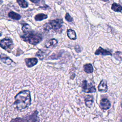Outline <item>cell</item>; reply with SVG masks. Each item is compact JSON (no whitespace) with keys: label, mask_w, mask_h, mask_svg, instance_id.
<instances>
[{"label":"cell","mask_w":122,"mask_h":122,"mask_svg":"<svg viewBox=\"0 0 122 122\" xmlns=\"http://www.w3.org/2000/svg\"><path fill=\"white\" fill-rule=\"evenodd\" d=\"M31 102L30 92L25 90L20 91L15 96L14 104L18 110H22L28 107Z\"/></svg>","instance_id":"1"},{"label":"cell","mask_w":122,"mask_h":122,"mask_svg":"<svg viewBox=\"0 0 122 122\" xmlns=\"http://www.w3.org/2000/svg\"><path fill=\"white\" fill-rule=\"evenodd\" d=\"M23 40L30 44L36 45L42 40V37L40 35L33 32L31 30L24 33V35L21 36Z\"/></svg>","instance_id":"2"},{"label":"cell","mask_w":122,"mask_h":122,"mask_svg":"<svg viewBox=\"0 0 122 122\" xmlns=\"http://www.w3.org/2000/svg\"><path fill=\"white\" fill-rule=\"evenodd\" d=\"M38 114V111L36 110L30 115H27L21 118L17 117L13 119L10 122H40Z\"/></svg>","instance_id":"3"},{"label":"cell","mask_w":122,"mask_h":122,"mask_svg":"<svg viewBox=\"0 0 122 122\" xmlns=\"http://www.w3.org/2000/svg\"><path fill=\"white\" fill-rule=\"evenodd\" d=\"M63 23L62 20L57 19L51 20L49 23L45 24L44 29L47 30L53 29L55 30H58L61 29L62 24Z\"/></svg>","instance_id":"4"},{"label":"cell","mask_w":122,"mask_h":122,"mask_svg":"<svg viewBox=\"0 0 122 122\" xmlns=\"http://www.w3.org/2000/svg\"><path fill=\"white\" fill-rule=\"evenodd\" d=\"M14 45L12 41L10 38H4L0 41V47L8 52H10Z\"/></svg>","instance_id":"5"},{"label":"cell","mask_w":122,"mask_h":122,"mask_svg":"<svg viewBox=\"0 0 122 122\" xmlns=\"http://www.w3.org/2000/svg\"><path fill=\"white\" fill-rule=\"evenodd\" d=\"M82 89L84 92L87 93H92L96 92L95 87L92 84H88L86 80L82 81Z\"/></svg>","instance_id":"6"},{"label":"cell","mask_w":122,"mask_h":122,"mask_svg":"<svg viewBox=\"0 0 122 122\" xmlns=\"http://www.w3.org/2000/svg\"><path fill=\"white\" fill-rule=\"evenodd\" d=\"M100 105L101 108L103 110H108L111 107V103L110 101L106 98L102 99L100 101Z\"/></svg>","instance_id":"7"},{"label":"cell","mask_w":122,"mask_h":122,"mask_svg":"<svg viewBox=\"0 0 122 122\" xmlns=\"http://www.w3.org/2000/svg\"><path fill=\"white\" fill-rule=\"evenodd\" d=\"M95 54L97 55L101 54L103 56H106V55H112V53L110 51L107 50L102 49L101 47H99V48L95 52Z\"/></svg>","instance_id":"8"},{"label":"cell","mask_w":122,"mask_h":122,"mask_svg":"<svg viewBox=\"0 0 122 122\" xmlns=\"http://www.w3.org/2000/svg\"><path fill=\"white\" fill-rule=\"evenodd\" d=\"M26 65L28 67H31L35 65L38 62V60L36 58H27L25 60Z\"/></svg>","instance_id":"9"},{"label":"cell","mask_w":122,"mask_h":122,"mask_svg":"<svg viewBox=\"0 0 122 122\" xmlns=\"http://www.w3.org/2000/svg\"><path fill=\"white\" fill-rule=\"evenodd\" d=\"M108 90L107 87V82L105 80H102L99 86H98V90L101 92H106Z\"/></svg>","instance_id":"10"},{"label":"cell","mask_w":122,"mask_h":122,"mask_svg":"<svg viewBox=\"0 0 122 122\" xmlns=\"http://www.w3.org/2000/svg\"><path fill=\"white\" fill-rule=\"evenodd\" d=\"M68 37L71 40H75L76 39V34L75 31L72 29H69L67 32Z\"/></svg>","instance_id":"11"},{"label":"cell","mask_w":122,"mask_h":122,"mask_svg":"<svg viewBox=\"0 0 122 122\" xmlns=\"http://www.w3.org/2000/svg\"><path fill=\"white\" fill-rule=\"evenodd\" d=\"M83 70L84 71L88 73H91L93 71L92 65L91 63L86 64L83 66Z\"/></svg>","instance_id":"12"},{"label":"cell","mask_w":122,"mask_h":122,"mask_svg":"<svg viewBox=\"0 0 122 122\" xmlns=\"http://www.w3.org/2000/svg\"><path fill=\"white\" fill-rule=\"evenodd\" d=\"M8 16L13 20H19L21 18V16L20 14L14 12V11H10L8 13Z\"/></svg>","instance_id":"13"},{"label":"cell","mask_w":122,"mask_h":122,"mask_svg":"<svg viewBox=\"0 0 122 122\" xmlns=\"http://www.w3.org/2000/svg\"><path fill=\"white\" fill-rule=\"evenodd\" d=\"M112 10L116 12H121L122 10V6L120 4H117L116 3H113L111 7Z\"/></svg>","instance_id":"14"},{"label":"cell","mask_w":122,"mask_h":122,"mask_svg":"<svg viewBox=\"0 0 122 122\" xmlns=\"http://www.w3.org/2000/svg\"><path fill=\"white\" fill-rule=\"evenodd\" d=\"M93 103V97L91 96H88L85 99V103L87 107H91Z\"/></svg>","instance_id":"15"},{"label":"cell","mask_w":122,"mask_h":122,"mask_svg":"<svg viewBox=\"0 0 122 122\" xmlns=\"http://www.w3.org/2000/svg\"><path fill=\"white\" fill-rule=\"evenodd\" d=\"M58 43V41L55 39H51L49 41H48L45 44V47L47 48H50L51 47H53L55 45H56Z\"/></svg>","instance_id":"16"},{"label":"cell","mask_w":122,"mask_h":122,"mask_svg":"<svg viewBox=\"0 0 122 122\" xmlns=\"http://www.w3.org/2000/svg\"><path fill=\"white\" fill-rule=\"evenodd\" d=\"M47 17L48 16L47 15L43 13H40L35 16V20L36 21H41L44 19H47Z\"/></svg>","instance_id":"17"},{"label":"cell","mask_w":122,"mask_h":122,"mask_svg":"<svg viewBox=\"0 0 122 122\" xmlns=\"http://www.w3.org/2000/svg\"><path fill=\"white\" fill-rule=\"evenodd\" d=\"M18 4L22 8H25L28 7V4L25 0H17Z\"/></svg>","instance_id":"18"},{"label":"cell","mask_w":122,"mask_h":122,"mask_svg":"<svg viewBox=\"0 0 122 122\" xmlns=\"http://www.w3.org/2000/svg\"><path fill=\"white\" fill-rule=\"evenodd\" d=\"M0 59L1 60V61L4 63L7 64H10L12 62V61L9 58L7 57H0Z\"/></svg>","instance_id":"19"},{"label":"cell","mask_w":122,"mask_h":122,"mask_svg":"<svg viewBox=\"0 0 122 122\" xmlns=\"http://www.w3.org/2000/svg\"><path fill=\"white\" fill-rule=\"evenodd\" d=\"M114 57L117 60L119 61H122V52L121 51H116L114 53Z\"/></svg>","instance_id":"20"},{"label":"cell","mask_w":122,"mask_h":122,"mask_svg":"<svg viewBox=\"0 0 122 122\" xmlns=\"http://www.w3.org/2000/svg\"><path fill=\"white\" fill-rule=\"evenodd\" d=\"M30 26L28 24H25L22 27V30L23 31L24 33L30 30Z\"/></svg>","instance_id":"21"},{"label":"cell","mask_w":122,"mask_h":122,"mask_svg":"<svg viewBox=\"0 0 122 122\" xmlns=\"http://www.w3.org/2000/svg\"><path fill=\"white\" fill-rule=\"evenodd\" d=\"M37 56L41 60H42L44 57V53L43 52H42V51H39L36 54Z\"/></svg>","instance_id":"22"},{"label":"cell","mask_w":122,"mask_h":122,"mask_svg":"<svg viewBox=\"0 0 122 122\" xmlns=\"http://www.w3.org/2000/svg\"><path fill=\"white\" fill-rule=\"evenodd\" d=\"M65 18L66 20H67V21H69V22H71V21H72V20H73L72 18L70 16V15L68 13H67L66 14Z\"/></svg>","instance_id":"23"},{"label":"cell","mask_w":122,"mask_h":122,"mask_svg":"<svg viewBox=\"0 0 122 122\" xmlns=\"http://www.w3.org/2000/svg\"><path fill=\"white\" fill-rule=\"evenodd\" d=\"M75 51H76V52H81V49H80V47L78 46V45H76L75 47Z\"/></svg>","instance_id":"24"},{"label":"cell","mask_w":122,"mask_h":122,"mask_svg":"<svg viewBox=\"0 0 122 122\" xmlns=\"http://www.w3.org/2000/svg\"><path fill=\"white\" fill-rule=\"evenodd\" d=\"M30 0L34 3H38L40 1V0Z\"/></svg>","instance_id":"25"},{"label":"cell","mask_w":122,"mask_h":122,"mask_svg":"<svg viewBox=\"0 0 122 122\" xmlns=\"http://www.w3.org/2000/svg\"><path fill=\"white\" fill-rule=\"evenodd\" d=\"M2 2H3V1H2V0H0V5L2 4Z\"/></svg>","instance_id":"26"},{"label":"cell","mask_w":122,"mask_h":122,"mask_svg":"<svg viewBox=\"0 0 122 122\" xmlns=\"http://www.w3.org/2000/svg\"><path fill=\"white\" fill-rule=\"evenodd\" d=\"M102 0L103 1H104V2H107V1H109V0Z\"/></svg>","instance_id":"27"},{"label":"cell","mask_w":122,"mask_h":122,"mask_svg":"<svg viewBox=\"0 0 122 122\" xmlns=\"http://www.w3.org/2000/svg\"><path fill=\"white\" fill-rule=\"evenodd\" d=\"M1 35H2V34H1V33H0V37Z\"/></svg>","instance_id":"28"},{"label":"cell","mask_w":122,"mask_h":122,"mask_svg":"<svg viewBox=\"0 0 122 122\" xmlns=\"http://www.w3.org/2000/svg\"><path fill=\"white\" fill-rule=\"evenodd\" d=\"M121 105H122V104H121Z\"/></svg>","instance_id":"29"}]
</instances>
